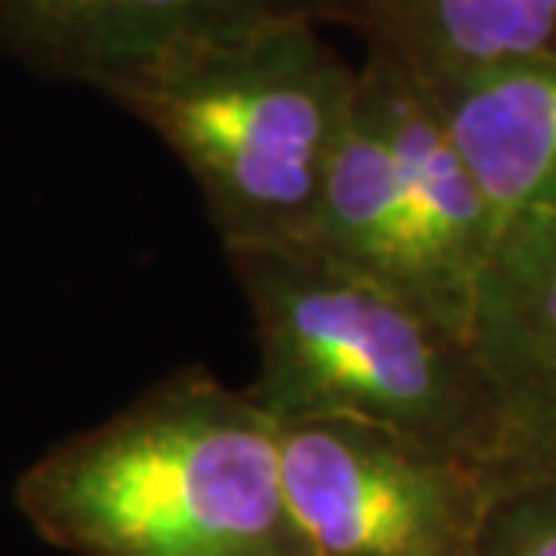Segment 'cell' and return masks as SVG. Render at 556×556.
Returning <instances> with one entry per match:
<instances>
[{
    "label": "cell",
    "instance_id": "1",
    "mask_svg": "<svg viewBox=\"0 0 556 556\" xmlns=\"http://www.w3.org/2000/svg\"><path fill=\"white\" fill-rule=\"evenodd\" d=\"M15 506L73 556H315L286 503L278 422L199 365L43 452Z\"/></svg>",
    "mask_w": 556,
    "mask_h": 556
},
{
    "label": "cell",
    "instance_id": "2",
    "mask_svg": "<svg viewBox=\"0 0 556 556\" xmlns=\"http://www.w3.org/2000/svg\"><path fill=\"white\" fill-rule=\"evenodd\" d=\"M225 257L257 340V380L247 391L275 422H380L495 481L503 419L470 337L307 242Z\"/></svg>",
    "mask_w": 556,
    "mask_h": 556
},
{
    "label": "cell",
    "instance_id": "3",
    "mask_svg": "<svg viewBox=\"0 0 556 556\" xmlns=\"http://www.w3.org/2000/svg\"><path fill=\"white\" fill-rule=\"evenodd\" d=\"M329 26L311 11L217 33L102 94L185 166L225 253L307 239L358 84Z\"/></svg>",
    "mask_w": 556,
    "mask_h": 556
},
{
    "label": "cell",
    "instance_id": "4",
    "mask_svg": "<svg viewBox=\"0 0 556 556\" xmlns=\"http://www.w3.org/2000/svg\"><path fill=\"white\" fill-rule=\"evenodd\" d=\"M286 503L315 556H477L495 481L362 419L278 422Z\"/></svg>",
    "mask_w": 556,
    "mask_h": 556
},
{
    "label": "cell",
    "instance_id": "5",
    "mask_svg": "<svg viewBox=\"0 0 556 556\" xmlns=\"http://www.w3.org/2000/svg\"><path fill=\"white\" fill-rule=\"evenodd\" d=\"M358 84L391 149L397 188L413 228L422 307L470 337L473 300L503 217L448 135L438 102L394 59L362 48Z\"/></svg>",
    "mask_w": 556,
    "mask_h": 556
},
{
    "label": "cell",
    "instance_id": "6",
    "mask_svg": "<svg viewBox=\"0 0 556 556\" xmlns=\"http://www.w3.org/2000/svg\"><path fill=\"white\" fill-rule=\"evenodd\" d=\"M470 343L495 391V484L556 473V220H506L481 275Z\"/></svg>",
    "mask_w": 556,
    "mask_h": 556
},
{
    "label": "cell",
    "instance_id": "7",
    "mask_svg": "<svg viewBox=\"0 0 556 556\" xmlns=\"http://www.w3.org/2000/svg\"><path fill=\"white\" fill-rule=\"evenodd\" d=\"M311 11L326 15V0H0V54L105 94L195 40Z\"/></svg>",
    "mask_w": 556,
    "mask_h": 556
},
{
    "label": "cell",
    "instance_id": "8",
    "mask_svg": "<svg viewBox=\"0 0 556 556\" xmlns=\"http://www.w3.org/2000/svg\"><path fill=\"white\" fill-rule=\"evenodd\" d=\"M326 15L422 87L556 62V0H326Z\"/></svg>",
    "mask_w": 556,
    "mask_h": 556
},
{
    "label": "cell",
    "instance_id": "9",
    "mask_svg": "<svg viewBox=\"0 0 556 556\" xmlns=\"http://www.w3.org/2000/svg\"><path fill=\"white\" fill-rule=\"evenodd\" d=\"M427 91L503 225L556 220V62Z\"/></svg>",
    "mask_w": 556,
    "mask_h": 556
},
{
    "label": "cell",
    "instance_id": "10",
    "mask_svg": "<svg viewBox=\"0 0 556 556\" xmlns=\"http://www.w3.org/2000/svg\"><path fill=\"white\" fill-rule=\"evenodd\" d=\"M477 556H556V473L495 484Z\"/></svg>",
    "mask_w": 556,
    "mask_h": 556
}]
</instances>
